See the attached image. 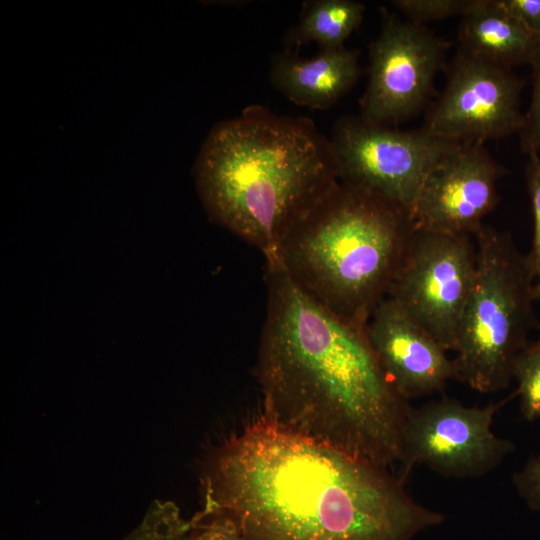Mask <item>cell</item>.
<instances>
[{
	"mask_svg": "<svg viewBox=\"0 0 540 540\" xmlns=\"http://www.w3.org/2000/svg\"><path fill=\"white\" fill-rule=\"evenodd\" d=\"M522 87L512 69L458 50L422 128L445 140L478 144L519 133Z\"/></svg>",
	"mask_w": 540,
	"mask_h": 540,
	"instance_id": "10",
	"label": "cell"
},
{
	"mask_svg": "<svg viewBox=\"0 0 540 540\" xmlns=\"http://www.w3.org/2000/svg\"><path fill=\"white\" fill-rule=\"evenodd\" d=\"M513 378L518 385L522 415L528 421L540 419V337L516 357Z\"/></svg>",
	"mask_w": 540,
	"mask_h": 540,
	"instance_id": "17",
	"label": "cell"
},
{
	"mask_svg": "<svg viewBox=\"0 0 540 540\" xmlns=\"http://www.w3.org/2000/svg\"><path fill=\"white\" fill-rule=\"evenodd\" d=\"M532 35L540 39V0H500Z\"/></svg>",
	"mask_w": 540,
	"mask_h": 540,
	"instance_id": "23",
	"label": "cell"
},
{
	"mask_svg": "<svg viewBox=\"0 0 540 540\" xmlns=\"http://www.w3.org/2000/svg\"><path fill=\"white\" fill-rule=\"evenodd\" d=\"M267 308L256 376L263 418L388 469L401 464L411 408L380 363L367 326L325 308L266 263Z\"/></svg>",
	"mask_w": 540,
	"mask_h": 540,
	"instance_id": "2",
	"label": "cell"
},
{
	"mask_svg": "<svg viewBox=\"0 0 540 540\" xmlns=\"http://www.w3.org/2000/svg\"><path fill=\"white\" fill-rule=\"evenodd\" d=\"M382 25L369 49V77L361 118L388 126L415 114L430 97L449 43L426 26L382 10Z\"/></svg>",
	"mask_w": 540,
	"mask_h": 540,
	"instance_id": "9",
	"label": "cell"
},
{
	"mask_svg": "<svg viewBox=\"0 0 540 540\" xmlns=\"http://www.w3.org/2000/svg\"><path fill=\"white\" fill-rule=\"evenodd\" d=\"M365 6L352 0H315L304 5L298 24L287 37L291 46L315 42L321 50L343 47L359 28Z\"/></svg>",
	"mask_w": 540,
	"mask_h": 540,
	"instance_id": "15",
	"label": "cell"
},
{
	"mask_svg": "<svg viewBox=\"0 0 540 540\" xmlns=\"http://www.w3.org/2000/svg\"><path fill=\"white\" fill-rule=\"evenodd\" d=\"M414 230L402 207L339 181L266 263L333 313L367 326L388 296Z\"/></svg>",
	"mask_w": 540,
	"mask_h": 540,
	"instance_id": "4",
	"label": "cell"
},
{
	"mask_svg": "<svg viewBox=\"0 0 540 540\" xmlns=\"http://www.w3.org/2000/svg\"><path fill=\"white\" fill-rule=\"evenodd\" d=\"M476 276L453 359L458 380L481 393L508 387L518 354L536 320L535 273L508 233L483 225L474 235Z\"/></svg>",
	"mask_w": 540,
	"mask_h": 540,
	"instance_id": "5",
	"label": "cell"
},
{
	"mask_svg": "<svg viewBox=\"0 0 540 540\" xmlns=\"http://www.w3.org/2000/svg\"><path fill=\"white\" fill-rule=\"evenodd\" d=\"M359 52L343 47L321 50L312 58L288 51L272 62L273 85L292 102L325 109L338 101L360 76Z\"/></svg>",
	"mask_w": 540,
	"mask_h": 540,
	"instance_id": "13",
	"label": "cell"
},
{
	"mask_svg": "<svg viewBox=\"0 0 540 540\" xmlns=\"http://www.w3.org/2000/svg\"><path fill=\"white\" fill-rule=\"evenodd\" d=\"M459 50L487 62L512 69L530 64L540 39L501 4L500 0H471L461 16Z\"/></svg>",
	"mask_w": 540,
	"mask_h": 540,
	"instance_id": "14",
	"label": "cell"
},
{
	"mask_svg": "<svg viewBox=\"0 0 540 540\" xmlns=\"http://www.w3.org/2000/svg\"><path fill=\"white\" fill-rule=\"evenodd\" d=\"M191 521V540H243L237 524L223 513L200 510Z\"/></svg>",
	"mask_w": 540,
	"mask_h": 540,
	"instance_id": "20",
	"label": "cell"
},
{
	"mask_svg": "<svg viewBox=\"0 0 540 540\" xmlns=\"http://www.w3.org/2000/svg\"><path fill=\"white\" fill-rule=\"evenodd\" d=\"M194 174L210 219L258 248L266 260L340 181L332 144L313 123L262 106L215 125Z\"/></svg>",
	"mask_w": 540,
	"mask_h": 540,
	"instance_id": "3",
	"label": "cell"
},
{
	"mask_svg": "<svg viewBox=\"0 0 540 540\" xmlns=\"http://www.w3.org/2000/svg\"><path fill=\"white\" fill-rule=\"evenodd\" d=\"M340 181L374 193L409 214L429 172L460 143L397 130L361 117L340 119L330 140Z\"/></svg>",
	"mask_w": 540,
	"mask_h": 540,
	"instance_id": "6",
	"label": "cell"
},
{
	"mask_svg": "<svg viewBox=\"0 0 540 540\" xmlns=\"http://www.w3.org/2000/svg\"><path fill=\"white\" fill-rule=\"evenodd\" d=\"M527 155L526 182L534 221L532 250L527 257L534 273H536L540 269V156L537 152H531Z\"/></svg>",
	"mask_w": 540,
	"mask_h": 540,
	"instance_id": "21",
	"label": "cell"
},
{
	"mask_svg": "<svg viewBox=\"0 0 540 540\" xmlns=\"http://www.w3.org/2000/svg\"><path fill=\"white\" fill-rule=\"evenodd\" d=\"M367 334L385 372L408 400L438 392L457 378L447 351L390 297L372 313Z\"/></svg>",
	"mask_w": 540,
	"mask_h": 540,
	"instance_id": "12",
	"label": "cell"
},
{
	"mask_svg": "<svg viewBox=\"0 0 540 540\" xmlns=\"http://www.w3.org/2000/svg\"><path fill=\"white\" fill-rule=\"evenodd\" d=\"M535 277L537 280L532 287V297L534 300H540V269L536 271Z\"/></svg>",
	"mask_w": 540,
	"mask_h": 540,
	"instance_id": "24",
	"label": "cell"
},
{
	"mask_svg": "<svg viewBox=\"0 0 540 540\" xmlns=\"http://www.w3.org/2000/svg\"><path fill=\"white\" fill-rule=\"evenodd\" d=\"M529 65L532 68L531 103L518 133L521 148L526 154L540 151V46Z\"/></svg>",
	"mask_w": 540,
	"mask_h": 540,
	"instance_id": "19",
	"label": "cell"
},
{
	"mask_svg": "<svg viewBox=\"0 0 540 540\" xmlns=\"http://www.w3.org/2000/svg\"><path fill=\"white\" fill-rule=\"evenodd\" d=\"M471 0H395L392 4L407 20L426 26L427 23L462 16Z\"/></svg>",
	"mask_w": 540,
	"mask_h": 540,
	"instance_id": "18",
	"label": "cell"
},
{
	"mask_svg": "<svg viewBox=\"0 0 540 540\" xmlns=\"http://www.w3.org/2000/svg\"><path fill=\"white\" fill-rule=\"evenodd\" d=\"M504 403L478 407L444 398L411 406L398 476L405 481L416 465L453 478L479 477L498 467L515 448L492 430Z\"/></svg>",
	"mask_w": 540,
	"mask_h": 540,
	"instance_id": "8",
	"label": "cell"
},
{
	"mask_svg": "<svg viewBox=\"0 0 540 540\" xmlns=\"http://www.w3.org/2000/svg\"><path fill=\"white\" fill-rule=\"evenodd\" d=\"M202 511L243 540H414L444 516L391 469L282 429L262 416L213 455Z\"/></svg>",
	"mask_w": 540,
	"mask_h": 540,
	"instance_id": "1",
	"label": "cell"
},
{
	"mask_svg": "<svg viewBox=\"0 0 540 540\" xmlns=\"http://www.w3.org/2000/svg\"><path fill=\"white\" fill-rule=\"evenodd\" d=\"M504 174L483 144L460 143L425 178L410 213L414 227L475 235L498 203Z\"/></svg>",
	"mask_w": 540,
	"mask_h": 540,
	"instance_id": "11",
	"label": "cell"
},
{
	"mask_svg": "<svg viewBox=\"0 0 540 540\" xmlns=\"http://www.w3.org/2000/svg\"><path fill=\"white\" fill-rule=\"evenodd\" d=\"M191 519L172 501H153L141 522L120 540H191Z\"/></svg>",
	"mask_w": 540,
	"mask_h": 540,
	"instance_id": "16",
	"label": "cell"
},
{
	"mask_svg": "<svg viewBox=\"0 0 540 540\" xmlns=\"http://www.w3.org/2000/svg\"><path fill=\"white\" fill-rule=\"evenodd\" d=\"M476 276L469 235L414 230L388 296L445 351L455 350Z\"/></svg>",
	"mask_w": 540,
	"mask_h": 540,
	"instance_id": "7",
	"label": "cell"
},
{
	"mask_svg": "<svg viewBox=\"0 0 540 540\" xmlns=\"http://www.w3.org/2000/svg\"><path fill=\"white\" fill-rule=\"evenodd\" d=\"M513 483L527 506L540 511V455L528 460L524 467L514 474Z\"/></svg>",
	"mask_w": 540,
	"mask_h": 540,
	"instance_id": "22",
	"label": "cell"
}]
</instances>
